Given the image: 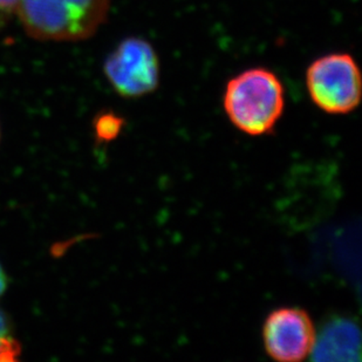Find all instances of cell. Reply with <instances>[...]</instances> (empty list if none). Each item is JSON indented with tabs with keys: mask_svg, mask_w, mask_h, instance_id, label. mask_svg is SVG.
<instances>
[{
	"mask_svg": "<svg viewBox=\"0 0 362 362\" xmlns=\"http://www.w3.org/2000/svg\"><path fill=\"white\" fill-rule=\"evenodd\" d=\"M110 8V0H19L16 12L33 39L80 41L95 35Z\"/></svg>",
	"mask_w": 362,
	"mask_h": 362,
	"instance_id": "cell-1",
	"label": "cell"
},
{
	"mask_svg": "<svg viewBox=\"0 0 362 362\" xmlns=\"http://www.w3.org/2000/svg\"><path fill=\"white\" fill-rule=\"evenodd\" d=\"M223 106L237 129L251 136L265 135L283 115V83L269 69H247L228 82Z\"/></svg>",
	"mask_w": 362,
	"mask_h": 362,
	"instance_id": "cell-2",
	"label": "cell"
},
{
	"mask_svg": "<svg viewBox=\"0 0 362 362\" xmlns=\"http://www.w3.org/2000/svg\"><path fill=\"white\" fill-rule=\"evenodd\" d=\"M306 86L319 110L332 115L349 114L361 100V76L352 55L333 53L312 62Z\"/></svg>",
	"mask_w": 362,
	"mask_h": 362,
	"instance_id": "cell-3",
	"label": "cell"
},
{
	"mask_svg": "<svg viewBox=\"0 0 362 362\" xmlns=\"http://www.w3.org/2000/svg\"><path fill=\"white\" fill-rule=\"evenodd\" d=\"M110 85L123 98H141L160 83V60L151 42L127 38L117 45L103 65Z\"/></svg>",
	"mask_w": 362,
	"mask_h": 362,
	"instance_id": "cell-4",
	"label": "cell"
},
{
	"mask_svg": "<svg viewBox=\"0 0 362 362\" xmlns=\"http://www.w3.org/2000/svg\"><path fill=\"white\" fill-rule=\"evenodd\" d=\"M315 334V324L305 310L277 308L264 322V349L276 361H303L311 356Z\"/></svg>",
	"mask_w": 362,
	"mask_h": 362,
	"instance_id": "cell-5",
	"label": "cell"
},
{
	"mask_svg": "<svg viewBox=\"0 0 362 362\" xmlns=\"http://www.w3.org/2000/svg\"><path fill=\"white\" fill-rule=\"evenodd\" d=\"M361 337L359 326L352 318L334 317L315 334L312 349L315 361H360Z\"/></svg>",
	"mask_w": 362,
	"mask_h": 362,
	"instance_id": "cell-6",
	"label": "cell"
},
{
	"mask_svg": "<svg viewBox=\"0 0 362 362\" xmlns=\"http://www.w3.org/2000/svg\"><path fill=\"white\" fill-rule=\"evenodd\" d=\"M124 120L112 112H103L93 122L95 137L100 142H110L120 135Z\"/></svg>",
	"mask_w": 362,
	"mask_h": 362,
	"instance_id": "cell-7",
	"label": "cell"
},
{
	"mask_svg": "<svg viewBox=\"0 0 362 362\" xmlns=\"http://www.w3.org/2000/svg\"><path fill=\"white\" fill-rule=\"evenodd\" d=\"M11 320L5 312L0 310V360L16 359L21 352L17 341L11 334Z\"/></svg>",
	"mask_w": 362,
	"mask_h": 362,
	"instance_id": "cell-8",
	"label": "cell"
},
{
	"mask_svg": "<svg viewBox=\"0 0 362 362\" xmlns=\"http://www.w3.org/2000/svg\"><path fill=\"white\" fill-rule=\"evenodd\" d=\"M19 0H0V11L1 12H13L17 8Z\"/></svg>",
	"mask_w": 362,
	"mask_h": 362,
	"instance_id": "cell-9",
	"label": "cell"
},
{
	"mask_svg": "<svg viewBox=\"0 0 362 362\" xmlns=\"http://www.w3.org/2000/svg\"><path fill=\"white\" fill-rule=\"evenodd\" d=\"M7 286H8V278H7L6 272L0 264V298L3 297V294L6 292Z\"/></svg>",
	"mask_w": 362,
	"mask_h": 362,
	"instance_id": "cell-10",
	"label": "cell"
}]
</instances>
